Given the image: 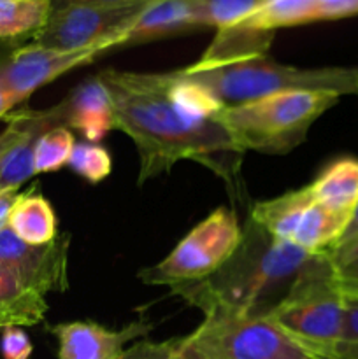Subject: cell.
Segmentation results:
<instances>
[{
  "instance_id": "4316f807",
  "label": "cell",
  "mask_w": 358,
  "mask_h": 359,
  "mask_svg": "<svg viewBox=\"0 0 358 359\" xmlns=\"http://www.w3.org/2000/svg\"><path fill=\"white\" fill-rule=\"evenodd\" d=\"M357 245H358V203H357V207H354L353 214H351L350 223H347L343 237L337 241V244L333 245L330 251H326V255L330 256V259H332V263H333V262H337V259L343 258V256H346L347 252H350L351 249L357 248Z\"/></svg>"
},
{
  "instance_id": "f546056e",
  "label": "cell",
  "mask_w": 358,
  "mask_h": 359,
  "mask_svg": "<svg viewBox=\"0 0 358 359\" xmlns=\"http://www.w3.org/2000/svg\"><path fill=\"white\" fill-rule=\"evenodd\" d=\"M18 196H20V188L0 189V231L6 230L9 224L11 210H13Z\"/></svg>"
},
{
  "instance_id": "5b68a950",
  "label": "cell",
  "mask_w": 358,
  "mask_h": 359,
  "mask_svg": "<svg viewBox=\"0 0 358 359\" xmlns=\"http://www.w3.org/2000/svg\"><path fill=\"white\" fill-rule=\"evenodd\" d=\"M265 318L300 346L340 340L344 293L337 286L336 269L326 252L312 258Z\"/></svg>"
},
{
  "instance_id": "7c38bea8",
  "label": "cell",
  "mask_w": 358,
  "mask_h": 359,
  "mask_svg": "<svg viewBox=\"0 0 358 359\" xmlns=\"http://www.w3.org/2000/svg\"><path fill=\"white\" fill-rule=\"evenodd\" d=\"M358 16V0H265L232 28L276 34L279 28Z\"/></svg>"
},
{
  "instance_id": "836d02e7",
  "label": "cell",
  "mask_w": 358,
  "mask_h": 359,
  "mask_svg": "<svg viewBox=\"0 0 358 359\" xmlns=\"http://www.w3.org/2000/svg\"><path fill=\"white\" fill-rule=\"evenodd\" d=\"M7 326H14V325H13V321H11L9 318H6V316L0 314V330L7 328Z\"/></svg>"
},
{
  "instance_id": "52a82bcc",
  "label": "cell",
  "mask_w": 358,
  "mask_h": 359,
  "mask_svg": "<svg viewBox=\"0 0 358 359\" xmlns=\"http://www.w3.org/2000/svg\"><path fill=\"white\" fill-rule=\"evenodd\" d=\"M207 359H309L293 339L265 316L230 309H209L204 321L190 333Z\"/></svg>"
},
{
  "instance_id": "83f0119b",
  "label": "cell",
  "mask_w": 358,
  "mask_h": 359,
  "mask_svg": "<svg viewBox=\"0 0 358 359\" xmlns=\"http://www.w3.org/2000/svg\"><path fill=\"white\" fill-rule=\"evenodd\" d=\"M340 340L358 342V297L344 294V325Z\"/></svg>"
},
{
  "instance_id": "ffe728a7",
  "label": "cell",
  "mask_w": 358,
  "mask_h": 359,
  "mask_svg": "<svg viewBox=\"0 0 358 359\" xmlns=\"http://www.w3.org/2000/svg\"><path fill=\"white\" fill-rule=\"evenodd\" d=\"M76 140L72 130L65 125H58L42 133L35 147L34 168L35 174H49L56 172L69 163Z\"/></svg>"
},
{
  "instance_id": "2e32d148",
  "label": "cell",
  "mask_w": 358,
  "mask_h": 359,
  "mask_svg": "<svg viewBox=\"0 0 358 359\" xmlns=\"http://www.w3.org/2000/svg\"><path fill=\"white\" fill-rule=\"evenodd\" d=\"M307 186L321 205L336 212L353 214L358 203V160L351 156L337 158Z\"/></svg>"
},
{
  "instance_id": "7a4b0ae2",
  "label": "cell",
  "mask_w": 358,
  "mask_h": 359,
  "mask_svg": "<svg viewBox=\"0 0 358 359\" xmlns=\"http://www.w3.org/2000/svg\"><path fill=\"white\" fill-rule=\"evenodd\" d=\"M316 255L272 237L248 219L241 245L216 273L171 290L202 312L230 309L265 316Z\"/></svg>"
},
{
  "instance_id": "6da1fadb",
  "label": "cell",
  "mask_w": 358,
  "mask_h": 359,
  "mask_svg": "<svg viewBox=\"0 0 358 359\" xmlns=\"http://www.w3.org/2000/svg\"><path fill=\"white\" fill-rule=\"evenodd\" d=\"M97 77L111 97L114 130L128 135L139 154V184L192 160L239 191L242 153L214 119H195L174 104L164 72L109 69Z\"/></svg>"
},
{
  "instance_id": "cb8c5ba5",
  "label": "cell",
  "mask_w": 358,
  "mask_h": 359,
  "mask_svg": "<svg viewBox=\"0 0 358 359\" xmlns=\"http://www.w3.org/2000/svg\"><path fill=\"white\" fill-rule=\"evenodd\" d=\"M336 283L344 294L358 297V245L340 259L333 262Z\"/></svg>"
},
{
  "instance_id": "9c48e42d",
  "label": "cell",
  "mask_w": 358,
  "mask_h": 359,
  "mask_svg": "<svg viewBox=\"0 0 358 359\" xmlns=\"http://www.w3.org/2000/svg\"><path fill=\"white\" fill-rule=\"evenodd\" d=\"M104 53H107L104 48L58 51L28 42L16 49L0 53V91L16 107L39 88L53 83L77 67L88 65Z\"/></svg>"
},
{
  "instance_id": "277c9868",
  "label": "cell",
  "mask_w": 358,
  "mask_h": 359,
  "mask_svg": "<svg viewBox=\"0 0 358 359\" xmlns=\"http://www.w3.org/2000/svg\"><path fill=\"white\" fill-rule=\"evenodd\" d=\"M339 100L330 91H281L223 109L213 119L242 154H286L304 142L316 119Z\"/></svg>"
},
{
  "instance_id": "4dcf8cb0",
  "label": "cell",
  "mask_w": 358,
  "mask_h": 359,
  "mask_svg": "<svg viewBox=\"0 0 358 359\" xmlns=\"http://www.w3.org/2000/svg\"><path fill=\"white\" fill-rule=\"evenodd\" d=\"M147 2V0H51L53 9L67 6H126V4Z\"/></svg>"
},
{
  "instance_id": "d4e9b609",
  "label": "cell",
  "mask_w": 358,
  "mask_h": 359,
  "mask_svg": "<svg viewBox=\"0 0 358 359\" xmlns=\"http://www.w3.org/2000/svg\"><path fill=\"white\" fill-rule=\"evenodd\" d=\"M32 342L20 326H7L2 330L0 351L4 359H28L32 354Z\"/></svg>"
},
{
  "instance_id": "ac0fdd59",
  "label": "cell",
  "mask_w": 358,
  "mask_h": 359,
  "mask_svg": "<svg viewBox=\"0 0 358 359\" xmlns=\"http://www.w3.org/2000/svg\"><path fill=\"white\" fill-rule=\"evenodd\" d=\"M51 9V0H0V53L34 41Z\"/></svg>"
},
{
  "instance_id": "4fadbf2b",
  "label": "cell",
  "mask_w": 358,
  "mask_h": 359,
  "mask_svg": "<svg viewBox=\"0 0 358 359\" xmlns=\"http://www.w3.org/2000/svg\"><path fill=\"white\" fill-rule=\"evenodd\" d=\"M58 125H65V107L58 102L44 111L21 109V130L18 139L7 151L0 170V189L20 188L35 175V147L42 133Z\"/></svg>"
},
{
  "instance_id": "8992f818",
  "label": "cell",
  "mask_w": 358,
  "mask_h": 359,
  "mask_svg": "<svg viewBox=\"0 0 358 359\" xmlns=\"http://www.w3.org/2000/svg\"><path fill=\"white\" fill-rule=\"evenodd\" d=\"M242 228L232 210L218 207L190 230L158 265L144 269L139 279L158 286L200 283L216 273L239 249Z\"/></svg>"
},
{
  "instance_id": "30bf717a",
  "label": "cell",
  "mask_w": 358,
  "mask_h": 359,
  "mask_svg": "<svg viewBox=\"0 0 358 359\" xmlns=\"http://www.w3.org/2000/svg\"><path fill=\"white\" fill-rule=\"evenodd\" d=\"M70 235L60 233L48 244H27L9 228L0 231V265L35 293L69 290Z\"/></svg>"
},
{
  "instance_id": "e0dca14e",
  "label": "cell",
  "mask_w": 358,
  "mask_h": 359,
  "mask_svg": "<svg viewBox=\"0 0 358 359\" xmlns=\"http://www.w3.org/2000/svg\"><path fill=\"white\" fill-rule=\"evenodd\" d=\"M7 228L27 244H48L58 235V219L49 200L34 186L20 193L11 210Z\"/></svg>"
},
{
  "instance_id": "d6986e66",
  "label": "cell",
  "mask_w": 358,
  "mask_h": 359,
  "mask_svg": "<svg viewBox=\"0 0 358 359\" xmlns=\"http://www.w3.org/2000/svg\"><path fill=\"white\" fill-rule=\"evenodd\" d=\"M48 312L46 297L28 290L6 266L0 265V314L14 326H35L44 321Z\"/></svg>"
},
{
  "instance_id": "5bb4252c",
  "label": "cell",
  "mask_w": 358,
  "mask_h": 359,
  "mask_svg": "<svg viewBox=\"0 0 358 359\" xmlns=\"http://www.w3.org/2000/svg\"><path fill=\"white\" fill-rule=\"evenodd\" d=\"M200 28L204 27L195 0H153L126 32L119 48H132Z\"/></svg>"
},
{
  "instance_id": "1f68e13d",
  "label": "cell",
  "mask_w": 358,
  "mask_h": 359,
  "mask_svg": "<svg viewBox=\"0 0 358 359\" xmlns=\"http://www.w3.org/2000/svg\"><path fill=\"white\" fill-rule=\"evenodd\" d=\"M168 359H207V358L197 349V346L192 342V339H190L188 335L179 339L178 346L174 347V351H172L171 358Z\"/></svg>"
},
{
  "instance_id": "44dd1931",
  "label": "cell",
  "mask_w": 358,
  "mask_h": 359,
  "mask_svg": "<svg viewBox=\"0 0 358 359\" xmlns=\"http://www.w3.org/2000/svg\"><path fill=\"white\" fill-rule=\"evenodd\" d=\"M265 0H195L204 28L227 30L244 21Z\"/></svg>"
},
{
  "instance_id": "484cf974",
  "label": "cell",
  "mask_w": 358,
  "mask_h": 359,
  "mask_svg": "<svg viewBox=\"0 0 358 359\" xmlns=\"http://www.w3.org/2000/svg\"><path fill=\"white\" fill-rule=\"evenodd\" d=\"M178 342L179 339L164 340V342L142 340V342H137L128 347L119 359H168Z\"/></svg>"
},
{
  "instance_id": "7402d4cb",
  "label": "cell",
  "mask_w": 358,
  "mask_h": 359,
  "mask_svg": "<svg viewBox=\"0 0 358 359\" xmlns=\"http://www.w3.org/2000/svg\"><path fill=\"white\" fill-rule=\"evenodd\" d=\"M67 167L90 184H98L111 175L112 158L100 144L76 142Z\"/></svg>"
},
{
  "instance_id": "f1b7e54d",
  "label": "cell",
  "mask_w": 358,
  "mask_h": 359,
  "mask_svg": "<svg viewBox=\"0 0 358 359\" xmlns=\"http://www.w3.org/2000/svg\"><path fill=\"white\" fill-rule=\"evenodd\" d=\"M21 130V109L20 111H13L7 114V126L2 133H0V170H2V161L6 158L7 151L18 139Z\"/></svg>"
},
{
  "instance_id": "8fae6325",
  "label": "cell",
  "mask_w": 358,
  "mask_h": 359,
  "mask_svg": "<svg viewBox=\"0 0 358 359\" xmlns=\"http://www.w3.org/2000/svg\"><path fill=\"white\" fill-rule=\"evenodd\" d=\"M153 330L147 319H137L125 328L109 330L98 323H58L49 332L58 340V359H119L126 344Z\"/></svg>"
},
{
  "instance_id": "603a6c76",
  "label": "cell",
  "mask_w": 358,
  "mask_h": 359,
  "mask_svg": "<svg viewBox=\"0 0 358 359\" xmlns=\"http://www.w3.org/2000/svg\"><path fill=\"white\" fill-rule=\"evenodd\" d=\"M309 359H358V342L336 340L330 344H298Z\"/></svg>"
},
{
  "instance_id": "ba28073f",
  "label": "cell",
  "mask_w": 358,
  "mask_h": 359,
  "mask_svg": "<svg viewBox=\"0 0 358 359\" xmlns=\"http://www.w3.org/2000/svg\"><path fill=\"white\" fill-rule=\"evenodd\" d=\"M150 2L126 6H67L51 9L48 21L32 42L58 51H83L119 48L121 39L130 30Z\"/></svg>"
},
{
  "instance_id": "9a60e30c",
  "label": "cell",
  "mask_w": 358,
  "mask_h": 359,
  "mask_svg": "<svg viewBox=\"0 0 358 359\" xmlns=\"http://www.w3.org/2000/svg\"><path fill=\"white\" fill-rule=\"evenodd\" d=\"M65 126L97 144L114 130V111L107 90L97 76L74 88L65 98Z\"/></svg>"
},
{
  "instance_id": "d6a6232c",
  "label": "cell",
  "mask_w": 358,
  "mask_h": 359,
  "mask_svg": "<svg viewBox=\"0 0 358 359\" xmlns=\"http://www.w3.org/2000/svg\"><path fill=\"white\" fill-rule=\"evenodd\" d=\"M13 109H14L13 102H11L9 98L0 91V118H7V114L13 112Z\"/></svg>"
},
{
  "instance_id": "3957f363",
  "label": "cell",
  "mask_w": 358,
  "mask_h": 359,
  "mask_svg": "<svg viewBox=\"0 0 358 359\" xmlns=\"http://www.w3.org/2000/svg\"><path fill=\"white\" fill-rule=\"evenodd\" d=\"M178 72L185 79L206 88L223 109L291 90L330 91L339 97L358 95V69H300L276 62L270 58L269 53H255L214 62L199 60L193 65L178 69Z\"/></svg>"
}]
</instances>
